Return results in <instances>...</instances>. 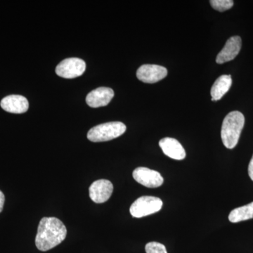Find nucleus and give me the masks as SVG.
I'll list each match as a JSON object with an SVG mask.
<instances>
[{
  "instance_id": "obj_9",
  "label": "nucleus",
  "mask_w": 253,
  "mask_h": 253,
  "mask_svg": "<svg viewBox=\"0 0 253 253\" xmlns=\"http://www.w3.org/2000/svg\"><path fill=\"white\" fill-rule=\"evenodd\" d=\"M242 41L239 36H233L226 41L225 45L216 58L218 64L229 62L235 59L241 51Z\"/></svg>"
},
{
  "instance_id": "obj_17",
  "label": "nucleus",
  "mask_w": 253,
  "mask_h": 253,
  "mask_svg": "<svg viewBox=\"0 0 253 253\" xmlns=\"http://www.w3.org/2000/svg\"><path fill=\"white\" fill-rule=\"evenodd\" d=\"M249 174L251 179L253 181V156L252 158H251V162L249 163Z\"/></svg>"
},
{
  "instance_id": "obj_5",
  "label": "nucleus",
  "mask_w": 253,
  "mask_h": 253,
  "mask_svg": "<svg viewBox=\"0 0 253 253\" xmlns=\"http://www.w3.org/2000/svg\"><path fill=\"white\" fill-rule=\"evenodd\" d=\"M86 69V63L78 58H68L56 66V73L59 77L72 79L81 76Z\"/></svg>"
},
{
  "instance_id": "obj_4",
  "label": "nucleus",
  "mask_w": 253,
  "mask_h": 253,
  "mask_svg": "<svg viewBox=\"0 0 253 253\" xmlns=\"http://www.w3.org/2000/svg\"><path fill=\"white\" fill-rule=\"evenodd\" d=\"M162 207L163 201L159 198L144 196L131 204L129 212L132 217L141 218L158 212Z\"/></svg>"
},
{
  "instance_id": "obj_15",
  "label": "nucleus",
  "mask_w": 253,
  "mask_h": 253,
  "mask_svg": "<svg viewBox=\"0 0 253 253\" xmlns=\"http://www.w3.org/2000/svg\"><path fill=\"white\" fill-rule=\"evenodd\" d=\"M210 3L213 9L220 12L230 9L234 6V1L232 0H211Z\"/></svg>"
},
{
  "instance_id": "obj_1",
  "label": "nucleus",
  "mask_w": 253,
  "mask_h": 253,
  "mask_svg": "<svg viewBox=\"0 0 253 253\" xmlns=\"http://www.w3.org/2000/svg\"><path fill=\"white\" fill-rule=\"evenodd\" d=\"M67 236V229L56 217H43L39 223L36 237V247L47 251L61 244Z\"/></svg>"
},
{
  "instance_id": "obj_16",
  "label": "nucleus",
  "mask_w": 253,
  "mask_h": 253,
  "mask_svg": "<svg viewBox=\"0 0 253 253\" xmlns=\"http://www.w3.org/2000/svg\"><path fill=\"white\" fill-rule=\"evenodd\" d=\"M146 253H168L166 246L158 242H150L145 246Z\"/></svg>"
},
{
  "instance_id": "obj_2",
  "label": "nucleus",
  "mask_w": 253,
  "mask_h": 253,
  "mask_svg": "<svg viewBox=\"0 0 253 253\" xmlns=\"http://www.w3.org/2000/svg\"><path fill=\"white\" fill-rule=\"evenodd\" d=\"M245 117L240 111L229 113L223 121L221 137L223 144L229 149L236 147L244 129Z\"/></svg>"
},
{
  "instance_id": "obj_3",
  "label": "nucleus",
  "mask_w": 253,
  "mask_h": 253,
  "mask_svg": "<svg viewBox=\"0 0 253 253\" xmlns=\"http://www.w3.org/2000/svg\"><path fill=\"white\" fill-rule=\"evenodd\" d=\"M126 126L121 122H110L99 125L88 131L87 139L92 142H103L116 139L126 131Z\"/></svg>"
},
{
  "instance_id": "obj_13",
  "label": "nucleus",
  "mask_w": 253,
  "mask_h": 253,
  "mask_svg": "<svg viewBox=\"0 0 253 253\" xmlns=\"http://www.w3.org/2000/svg\"><path fill=\"white\" fill-rule=\"evenodd\" d=\"M232 84V79L229 75H223L217 78L211 89V94L212 101H218L230 89Z\"/></svg>"
},
{
  "instance_id": "obj_18",
  "label": "nucleus",
  "mask_w": 253,
  "mask_h": 253,
  "mask_svg": "<svg viewBox=\"0 0 253 253\" xmlns=\"http://www.w3.org/2000/svg\"><path fill=\"white\" fill-rule=\"evenodd\" d=\"M4 195L3 194L2 191H0V212L2 211L3 208H4Z\"/></svg>"
},
{
  "instance_id": "obj_7",
  "label": "nucleus",
  "mask_w": 253,
  "mask_h": 253,
  "mask_svg": "<svg viewBox=\"0 0 253 253\" xmlns=\"http://www.w3.org/2000/svg\"><path fill=\"white\" fill-rule=\"evenodd\" d=\"M168 70L163 66L154 64H144L136 71V77L144 83H157L167 76Z\"/></svg>"
},
{
  "instance_id": "obj_8",
  "label": "nucleus",
  "mask_w": 253,
  "mask_h": 253,
  "mask_svg": "<svg viewBox=\"0 0 253 253\" xmlns=\"http://www.w3.org/2000/svg\"><path fill=\"white\" fill-rule=\"evenodd\" d=\"M112 183L107 179H99L93 182L89 187V197L96 204H103L111 198L113 194Z\"/></svg>"
},
{
  "instance_id": "obj_10",
  "label": "nucleus",
  "mask_w": 253,
  "mask_h": 253,
  "mask_svg": "<svg viewBox=\"0 0 253 253\" xmlns=\"http://www.w3.org/2000/svg\"><path fill=\"white\" fill-rule=\"evenodd\" d=\"M114 91L109 87H99L90 91L86 98V102L91 108H99L107 106L111 102Z\"/></svg>"
},
{
  "instance_id": "obj_14",
  "label": "nucleus",
  "mask_w": 253,
  "mask_h": 253,
  "mask_svg": "<svg viewBox=\"0 0 253 253\" xmlns=\"http://www.w3.org/2000/svg\"><path fill=\"white\" fill-rule=\"evenodd\" d=\"M253 219V202L233 210L229 215V220L232 223Z\"/></svg>"
},
{
  "instance_id": "obj_6",
  "label": "nucleus",
  "mask_w": 253,
  "mask_h": 253,
  "mask_svg": "<svg viewBox=\"0 0 253 253\" xmlns=\"http://www.w3.org/2000/svg\"><path fill=\"white\" fill-rule=\"evenodd\" d=\"M132 175L134 180L148 188H158L164 182V179L159 172L147 168H136Z\"/></svg>"
},
{
  "instance_id": "obj_12",
  "label": "nucleus",
  "mask_w": 253,
  "mask_h": 253,
  "mask_svg": "<svg viewBox=\"0 0 253 253\" xmlns=\"http://www.w3.org/2000/svg\"><path fill=\"white\" fill-rule=\"evenodd\" d=\"M160 147L168 157L181 161L186 158V151L180 144L176 139L173 138H163L159 141Z\"/></svg>"
},
{
  "instance_id": "obj_11",
  "label": "nucleus",
  "mask_w": 253,
  "mask_h": 253,
  "mask_svg": "<svg viewBox=\"0 0 253 253\" xmlns=\"http://www.w3.org/2000/svg\"><path fill=\"white\" fill-rule=\"evenodd\" d=\"M1 107L5 111L11 113H26L29 107V104L26 97L21 95H9L1 101Z\"/></svg>"
}]
</instances>
